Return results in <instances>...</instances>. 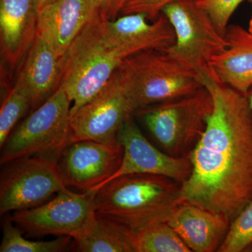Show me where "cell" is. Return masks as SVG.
<instances>
[{
	"instance_id": "cell-1",
	"label": "cell",
	"mask_w": 252,
	"mask_h": 252,
	"mask_svg": "<svg viewBox=\"0 0 252 252\" xmlns=\"http://www.w3.org/2000/svg\"><path fill=\"white\" fill-rule=\"evenodd\" d=\"M199 74L214 107L189 154L192 171L181 185L180 203L221 214L231 222L252 200V112L246 94L207 72Z\"/></svg>"
},
{
	"instance_id": "cell-2",
	"label": "cell",
	"mask_w": 252,
	"mask_h": 252,
	"mask_svg": "<svg viewBox=\"0 0 252 252\" xmlns=\"http://www.w3.org/2000/svg\"><path fill=\"white\" fill-rule=\"evenodd\" d=\"M145 50L137 45H113L104 37L101 20L89 19L61 58L59 87L72 103L70 116L98 94L124 59Z\"/></svg>"
},
{
	"instance_id": "cell-3",
	"label": "cell",
	"mask_w": 252,
	"mask_h": 252,
	"mask_svg": "<svg viewBox=\"0 0 252 252\" xmlns=\"http://www.w3.org/2000/svg\"><path fill=\"white\" fill-rule=\"evenodd\" d=\"M180 184L164 176L123 175L94 190L96 212L101 216L137 230L166 221L180 203Z\"/></svg>"
},
{
	"instance_id": "cell-4",
	"label": "cell",
	"mask_w": 252,
	"mask_h": 252,
	"mask_svg": "<svg viewBox=\"0 0 252 252\" xmlns=\"http://www.w3.org/2000/svg\"><path fill=\"white\" fill-rule=\"evenodd\" d=\"M117 71L134 113L193 94L204 86L198 72L162 50H145L131 55Z\"/></svg>"
},
{
	"instance_id": "cell-5",
	"label": "cell",
	"mask_w": 252,
	"mask_h": 252,
	"mask_svg": "<svg viewBox=\"0 0 252 252\" xmlns=\"http://www.w3.org/2000/svg\"><path fill=\"white\" fill-rule=\"evenodd\" d=\"M71 104L60 86L10 134L1 148V165L33 157L59 162L63 151L71 144Z\"/></svg>"
},
{
	"instance_id": "cell-6",
	"label": "cell",
	"mask_w": 252,
	"mask_h": 252,
	"mask_svg": "<svg viewBox=\"0 0 252 252\" xmlns=\"http://www.w3.org/2000/svg\"><path fill=\"white\" fill-rule=\"evenodd\" d=\"M213 107L212 94L203 86L193 94L144 107L135 114L165 152L187 158L205 132Z\"/></svg>"
},
{
	"instance_id": "cell-7",
	"label": "cell",
	"mask_w": 252,
	"mask_h": 252,
	"mask_svg": "<svg viewBox=\"0 0 252 252\" xmlns=\"http://www.w3.org/2000/svg\"><path fill=\"white\" fill-rule=\"evenodd\" d=\"M162 13L175 34L173 44L162 51L197 72H209L210 60L227 48L224 35L210 16L196 0H179L165 6Z\"/></svg>"
},
{
	"instance_id": "cell-8",
	"label": "cell",
	"mask_w": 252,
	"mask_h": 252,
	"mask_svg": "<svg viewBox=\"0 0 252 252\" xmlns=\"http://www.w3.org/2000/svg\"><path fill=\"white\" fill-rule=\"evenodd\" d=\"M11 217L15 225L31 237L77 238L90 229L97 218L94 191L77 193L66 188L46 203L14 212Z\"/></svg>"
},
{
	"instance_id": "cell-9",
	"label": "cell",
	"mask_w": 252,
	"mask_h": 252,
	"mask_svg": "<svg viewBox=\"0 0 252 252\" xmlns=\"http://www.w3.org/2000/svg\"><path fill=\"white\" fill-rule=\"evenodd\" d=\"M0 177V214L20 211L46 203L67 188L58 161L26 157L4 164Z\"/></svg>"
},
{
	"instance_id": "cell-10",
	"label": "cell",
	"mask_w": 252,
	"mask_h": 252,
	"mask_svg": "<svg viewBox=\"0 0 252 252\" xmlns=\"http://www.w3.org/2000/svg\"><path fill=\"white\" fill-rule=\"evenodd\" d=\"M133 114L117 70L98 94L71 114V143L92 140L117 145L118 132Z\"/></svg>"
},
{
	"instance_id": "cell-11",
	"label": "cell",
	"mask_w": 252,
	"mask_h": 252,
	"mask_svg": "<svg viewBox=\"0 0 252 252\" xmlns=\"http://www.w3.org/2000/svg\"><path fill=\"white\" fill-rule=\"evenodd\" d=\"M117 141L124 149L121 166L93 191L114 179L132 174L164 176L180 185L190 177L192 165L189 158L174 157L156 148L142 134L132 117L123 124L118 132Z\"/></svg>"
},
{
	"instance_id": "cell-12",
	"label": "cell",
	"mask_w": 252,
	"mask_h": 252,
	"mask_svg": "<svg viewBox=\"0 0 252 252\" xmlns=\"http://www.w3.org/2000/svg\"><path fill=\"white\" fill-rule=\"evenodd\" d=\"M123 155L120 144L78 141L64 149L58 164L66 187L93 191L119 170Z\"/></svg>"
},
{
	"instance_id": "cell-13",
	"label": "cell",
	"mask_w": 252,
	"mask_h": 252,
	"mask_svg": "<svg viewBox=\"0 0 252 252\" xmlns=\"http://www.w3.org/2000/svg\"><path fill=\"white\" fill-rule=\"evenodd\" d=\"M166 221L194 252H218L230 225L224 215L188 203L176 206Z\"/></svg>"
},
{
	"instance_id": "cell-14",
	"label": "cell",
	"mask_w": 252,
	"mask_h": 252,
	"mask_svg": "<svg viewBox=\"0 0 252 252\" xmlns=\"http://www.w3.org/2000/svg\"><path fill=\"white\" fill-rule=\"evenodd\" d=\"M37 0H0L1 59L14 70L31 49L36 34Z\"/></svg>"
},
{
	"instance_id": "cell-15",
	"label": "cell",
	"mask_w": 252,
	"mask_h": 252,
	"mask_svg": "<svg viewBox=\"0 0 252 252\" xmlns=\"http://www.w3.org/2000/svg\"><path fill=\"white\" fill-rule=\"evenodd\" d=\"M89 18V0H55L39 9L36 34L61 58Z\"/></svg>"
},
{
	"instance_id": "cell-16",
	"label": "cell",
	"mask_w": 252,
	"mask_h": 252,
	"mask_svg": "<svg viewBox=\"0 0 252 252\" xmlns=\"http://www.w3.org/2000/svg\"><path fill=\"white\" fill-rule=\"evenodd\" d=\"M224 36L227 48L210 60L208 73L247 95L252 86V34L238 25H229Z\"/></svg>"
},
{
	"instance_id": "cell-17",
	"label": "cell",
	"mask_w": 252,
	"mask_h": 252,
	"mask_svg": "<svg viewBox=\"0 0 252 252\" xmlns=\"http://www.w3.org/2000/svg\"><path fill=\"white\" fill-rule=\"evenodd\" d=\"M61 76V58L36 34L15 85L29 96L32 107H38L59 89Z\"/></svg>"
},
{
	"instance_id": "cell-18",
	"label": "cell",
	"mask_w": 252,
	"mask_h": 252,
	"mask_svg": "<svg viewBox=\"0 0 252 252\" xmlns=\"http://www.w3.org/2000/svg\"><path fill=\"white\" fill-rule=\"evenodd\" d=\"M144 14L123 15L112 21H101L104 37L114 46L137 45L146 49L163 50L175 40V32L163 14L152 23Z\"/></svg>"
},
{
	"instance_id": "cell-19",
	"label": "cell",
	"mask_w": 252,
	"mask_h": 252,
	"mask_svg": "<svg viewBox=\"0 0 252 252\" xmlns=\"http://www.w3.org/2000/svg\"><path fill=\"white\" fill-rule=\"evenodd\" d=\"M72 249L81 252H135L132 230L97 214L90 229L73 239Z\"/></svg>"
},
{
	"instance_id": "cell-20",
	"label": "cell",
	"mask_w": 252,
	"mask_h": 252,
	"mask_svg": "<svg viewBox=\"0 0 252 252\" xmlns=\"http://www.w3.org/2000/svg\"><path fill=\"white\" fill-rule=\"evenodd\" d=\"M132 230L135 252H191L167 221Z\"/></svg>"
},
{
	"instance_id": "cell-21",
	"label": "cell",
	"mask_w": 252,
	"mask_h": 252,
	"mask_svg": "<svg viewBox=\"0 0 252 252\" xmlns=\"http://www.w3.org/2000/svg\"><path fill=\"white\" fill-rule=\"evenodd\" d=\"M2 233L1 252H62L72 248L73 239L71 237L59 236L49 241H34L24 238L11 217L4 220Z\"/></svg>"
},
{
	"instance_id": "cell-22",
	"label": "cell",
	"mask_w": 252,
	"mask_h": 252,
	"mask_svg": "<svg viewBox=\"0 0 252 252\" xmlns=\"http://www.w3.org/2000/svg\"><path fill=\"white\" fill-rule=\"evenodd\" d=\"M31 106L29 96L17 86L9 91L0 109V148Z\"/></svg>"
},
{
	"instance_id": "cell-23",
	"label": "cell",
	"mask_w": 252,
	"mask_h": 252,
	"mask_svg": "<svg viewBox=\"0 0 252 252\" xmlns=\"http://www.w3.org/2000/svg\"><path fill=\"white\" fill-rule=\"evenodd\" d=\"M252 250V200L230 222L224 241L217 252H243Z\"/></svg>"
},
{
	"instance_id": "cell-24",
	"label": "cell",
	"mask_w": 252,
	"mask_h": 252,
	"mask_svg": "<svg viewBox=\"0 0 252 252\" xmlns=\"http://www.w3.org/2000/svg\"><path fill=\"white\" fill-rule=\"evenodd\" d=\"M243 0H196L197 4L211 18L220 34L224 35L232 15Z\"/></svg>"
},
{
	"instance_id": "cell-25",
	"label": "cell",
	"mask_w": 252,
	"mask_h": 252,
	"mask_svg": "<svg viewBox=\"0 0 252 252\" xmlns=\"http://www.w3.org/2000/svg\"><path fill=\"white\" fill-rule=\"evenodd\" d=\"M177 1L179 0H128L122 14H144L154 21L162 14L165 6Z\"/></svg>"
},
{
	"instance_id": "cell-26",
	"label": "cell",
	"mask_w": 252,
	"mask_h": 252,
	"mask_svg": "<svg viewBox=\"0 0 252 252\" xmlns=\"http://www.w3.org/2000/svg\"><path fill=\"white\" fill-rule=\"evenodd\" d=\"M128 0H89L90 18H98L101 21H112L122 14Z\"/></svg>"
},
{
	"instance_id": "cell-27",
	"label": "cell",
	"mask_w": 252,
	"mask_h": 252,
	"mask_svg": "<svg viewBox=\"0 0 252 252\" xmlns=\"http://www.w3.org/2000/svg\"><path fill=\"white\" fill-rule=\"evenodd\" d=\"M54 1H55V0H37L38 5H39V10L41 9V8H42L43 6Z\"/></svg>"
},
{
	"instance_id": "cell-28",
	"label": "cell",
	"mask_w": 252,
	"mask_h": 252,
	"mask_svg": "<svg viewBox=\"0 0 252 252\" xmlns=\"http://www.w3.org/2000/svg\"><path fill=\"white\" fill-rule=\"evenodd\" d=\"M247 97H248L249 104H250V108H251L252 112V86L250 88V90L248 91Z\"/></svg>"
},
{
	"instance_id": "cell-29",
	"label": "cell",
	"mask_w": 252,
	"mask_h": 252,
	"mask_svg": "<svg viewBox=\"0 0 252 252\" xmlns=\"http://www.w3.org/2000/svg\"><path fill=\"white\" fill-rule=\"evenodd\" d=\"M248 31L252 34V16L251 19H250V23H249Z\"/></svg>"
},
{
	"instance_id": "cell-30",
	"label": "cell",
	"mask_w": 252,
	"mask_h": 252,
	"mask_svg": "<svg viewBox=\"0 0 252 252\" xmlns=\"http://www.w3.org/2000/svg\"><path fill=\"white\" fill-rule=\"evenodd\" d=\"M249 1H250V4L252 5V0H249Z\"/></svg>"
}]
</instances>
